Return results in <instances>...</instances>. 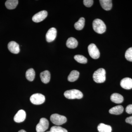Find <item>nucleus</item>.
I'll list each match as a JSON object with an SVG mask.
<instances>
[{"label": "nucleus", "instance_id": "30", "mask_svg": "<svg viewBox=\"0 0 132 132\" xmlns=\"http://www.w3.org/2000/svg\"><path fill=\"white\" fill-rule=\"evenodd\" d=\"M52 132L50 131H47V132Z\"/></svg>", "mask_w": 132, "mask_h": 132}, {"label": "nucleus", "instance_id": "27", "mask_svg": "<svg viewBox=\"0 0 132 132\" xmlns=\"http://www.w3.org/2000/svg\"><path fill=\"white\" fill-rule=\"evenodd\" d=\"M126 112L128 114L132 113V104L129 105L127 106L126 109Z\"/></svg>", "mask_w": 132, "mask_h": 132}, {"label": "nucleus", "instance_id": "9", "mask_svg": "<svg viewBox=\"0 0 132 132\" xmlns=\"http://www.w3.org/2000/svg\"><path fill=\"white\" fill-rule=\"evenodd\" d=\"M57 31L55 28L50 29L46 34V39L48 42L53 41L57 36Z\"/></svg>", "mask_w": 132, "mask_h": 132}, {"label": "nucleus", "instance_id": "19", "mask_svg": "<svg viewBox=\"0 0 132 132\" xmlns=\"http://www.w3.org/2000/svg\"><path fill=\"white\" fill-rule=\"evenodd\" d=\"M18 0H8L5 3V6L7 9H14L18 5Z\"/></svg>", "mask_w": 132, "mask_h": 132}, {"label": "nucleus", "instance_id": "4", "mask_svg": "<svg viewBox=\"0 0 132 132\" xmlns=\"http://www.w3.org/2000/svg\"><path fill=\"white\" fill-rule=\"evenodd\" d=\"M50 120L54 124L56 125H61L65 123L67 121L66 117L58 114H54L50 116Z\"/></svg>", "mask_w": 132, "mask_h": 132}, {"label": "nucleus", "instance_id": "22", "mask_svg": "<svg viewBox=\"0 0 132 132\" xmlns=\"http://www.w3.org/2000/svg\"><path fill=\"white\" fill-rule=\"evenodd\" d=\"M85 25V19L83 17H81L74 25L75 28L76 30H81L84 28Z\"/></svg>", "mask_w": 132, "mask_h": 132}, {"label": "nucleus", "instance_id": "8", "mask_svg": "<svg viewBox=\"0 0 132 132\" xmlns=\"http://www.w3.org/2000/svg\"><path fill=\"white\" fill-rule=\"evenodd\" d=\"M47 16V12L46 10H43L34 15L32 20L34 22H39L44 20Z\"/></svg>", "mask_w": 132, "mask_h": 132}, {"label": "nucleus", "instance_id": "15", "mask_svg": "<svg viewBox=\"0 0 132 132\" xmlns=\"http://www.w3.org/2000/svg\"><path fill=\"white\" fill-rule=\"evenodd\" d=\"M40 78L43 82L47 84L50 80V73L49 71L46 70L41 73Z\"/></svg>", "mask_w": 132, "mask_h": 132}, {"label": "nucleus", "instance_id": "24", "mask_svg": "<svg viewBox=\"0 0 132 132\" xmlns=\"http://www.w3.org/2000/svg\"><path fill=\"white\" fill-rule=\"evenodd\" d=\"M50 131L52 132H68L67 130L65 128L59 126H54L50 128Z\"/></svg>", "mask_w": 132, "mask_h": 132}, {"label": "nucleus", "instance_id": "14", "mask_svg": "<svg viewBox=\"0 0 132 132\" xmlns=\"http://www.w3.org/2000/svg\"><path fill=\"white\" fill-rule=\"evenodd\" d=\"M103 9L106 11L110 10L112 6V1L111 0H100L99 1Z\"/></svg>", "mask_w": 132, "mask_h": 132}, {"label": "nucleus", "instance_id": "5", "mask_svg": "<svg viewBox=\"0 0 132 132\" xmlns=\"http://www.w3.org/2000/svg\"><path fill=\"white\" fill-rule=\"evenodd\" d=\"M49 122L47 119L45 118L40 119L39 122L36 126L37 132H44L48 128Z\"/></svg>", "mask_w": 132, "mask_h": 132}, {"label": "nucleus", "instance_id": "28", "mask_svg": "<svg viewBox=\"0 0 132 132\" xmlns=\"http://www.w3.org/2000/svg\"><path fill=\"white\" fill-rule=\"evenodd\" d=\"M126 121L127 123H129L132 125V116L127 118L126 119Z\"/></svg>", "mask_w": 132, "mask_h": 132}, {"label": "nucleus", "instance_id": "11", "mask_svg": "<svg viewBox=\"0 0 132 132\" xmlns=\"http://www.w3.org/2000/svg\"><path fill=\"white\" fill-rule=\"evenodd\" d=\"M26 117V112L23 110H20L15 115L14 120L16 123H21L24 121Z\"/></svg>", "mask_w": 132, "mask_h": 132}, {"label": "nucleus", "instance_id": "20", "mask_svg": "<svg viewBox=\"0 0 132 132\" xmlns=\"http://www.w3.org/2000/svg\"><path fill=\"white\" fill-rule=\"evenodd\" d=\"M79 76V72L78 71L73 70L71 71L68 76V80L70 82H73L77 80Z\"/></svg>", "mask_w": 132, "mask_h": 132}, {"label": "nucleus", "instance_id": "3", "mask_svg": "<svg viewBox=\"0 0 132 132\" xmlns=\"http://www.w3.org/2000/svg\"><path fill=\"white\" fill-rule=\"evenodd\" d=\"M65 97L68 99H80L83 97V94L80 91L76 89L67 90L64 93Z\"/></svg>", "mask_w": 132, "mask_h": 132}, {"label": "nucleus", "instance_id": "29", "mask_svg": "<svg viewBox=\"0 0 132 132\" xmlns=\"http://www.w3.org/2000/svg\"><path fill=\"white\" fill-rule=\"evenodd\" d=\"M18 132H27L26 131H25V130H20Z\"/></svg>", "mask_w": 132, "mask_h": 132}, {"label": "nucleus", "instance_id": "18", "mask_svg": "<svg viewBox=\"0 0 132 132\" xmlns=\"http://www.w3.org/2000/svg\"><path fill=\"white\" fill-rule=\"evenodd\" d=\"M97 129L99 132H111L112 130V127L111 126L104 123L99 124L97 127Z\"/></svg>", "mask_w": 132, "mask_h": 132}, {"label": "nucleus", "instance_id": "21", "mask_svg": "<svg viewBox=\"0 0 132 132\" xmlns=\"http://www.w3.org/2000/svg\"><path fill=\"white\" fill-rule=\"evenodd\" d=\"M26 78L29 81H32L35 78V71L33 68L28 69L26 72Z\"/></svg>", "mask_w": 132, "mask_h": 132}, {"label": "nucleus", "instance_id": "26", "mask_svg": "<svg viewBox=\"0 0 132 132\" xmlns=\"http://www.w3.org/2000/svg\"><path fill=\"white\" fill-rule=\"evenodd\" d=\"M94 1L93 0H84L83 3L85 6L88 7L92 6L93 4Z\"/></svg>", "mask_w": 132, "mask_h": 132}, {"label": "nucleus", "instance_id": "10", "mask_svg": "<svg viewBox=\"0 0 132 132\" xmlns=\"http://www.w3.org/2000/svg\"><path fill=\"white\" fill-rule=\"evenodd\" d=\"M9 50L12 53L17 54L20 51V46L17 43L14 41H11L8 44Z\"/></svg>", "mask_w": 132, "mask_h": 132}, {"label": "nucleus", "instance_id": "6", "mask_svg": "<svg viewBox=\"0 0 132 132\" xmlns=\"http://www.w3.org/2000/svg\"><path fill=\"white\" fill-rule=\"evenodd\" d=\"M30 101L31 103L35 105H40L45 102V96L42 94L36 93L33 94L30 97Z\"/></svg>", "mask_w": 132, "mask_h": 132}, {"label": "nucleus", "instance_id": "13", "mask_svg": "<svg viewBox=\"0 0 132 132\" xmlns=\"http://www.w3.org/2000/svg\"><path fill=\"white\" fill-rule=\"evenodd\" d=\"M111 101L116 104H119L123 102L124 98L122 95L119 94L114 93L111 95Z\"/></svg>", "mask_w": 132, "mask_h": 132}, {"label": "nucleus", "instance_id": "23", "mask_svg": "<svg viewBox=\"0 0 132 132\" xmlns=\"http://www.w3.org/2000/svg\"><path fill=\"white\" fill-rule=\"evenodd\" d=\"M74 59L76 61L80 64H86L87 62V60L84 56L80 55H77L74 56Z\"/></svg>", "mask_w": 132, "mask_h": 132}, {"label": "nucleus", "instance_id": "16", "mask_svg": "<svg viewBox=\"0 0 132 132\" xmlns=\"http://www.w3.org/2000/svg\"><path fill=\"white\" fill-rule=\"evenodd\" d=\"M66 45L69 48H75L78 46V41L75 38L71 37L67 40Z\"/></svg>", "mask_w": 132, "mask_h": 132}, {"label": "nucleus", "instance_id": "7", "mask_svg": "<svg viewBox=\"0 0 132 132\" xmlns=\"http://www.w3.org/2000/svg\"><path fill=\"white\" fill-rule=\"evenodd\" d=\"M88 50L90 57L93 59H97L100 57V51L96 45L94 43H92L88 46Z\"/></svg>", "mask_w": 132, "mask_h": 132}, {"label": "nucleus", "instance_id": "2", "mask_svg": "<svg viewBox=\"0 0 132 132\" xmlns=\"http://www.w3.org/2000/svg\"><path fill=\"white\" fill-rule=\"evenodd\" d=\"M93 79L95 82L101 83L106 80V71L103 68H100L95 71L93 75Z\"/></svg>", "mask_w": 132, "mask_h": 132}, {"label": "nucleus", "instance_id": "17", "mask_svg": "<svg viewBox=\"0 0 132 132\" xmlns=\"http://www.w3.org/2000/svg\"><path fill=\"white\" fill-rule=\"evenodd\" d=\"M124 111V108L121 105L113 107L109 110V113L111 114L119 115L122 113Z\"/></svg>", "mask_w": 132, "mask_h": 132}, {"label": "nucleus", "instance_id": "12", "mask_svg": "<svg viewBox=\"0 0 132 132\" xmlns=\"http://www.w3.org/2000/svg\"><path fill=\"white\" fill-rule=\"evenodd\" d=\"M120 86L126 90L132 88V79L129 78H126L121 80Z\"/></svg>", "mask_w": 132, "mask_h": 132}, {"label": "nucleus", "instance_id": "1", "mask_svg": "<svg viewBox=\"0 0 132 132\" xmlns=\"http://www.w3.org/2000/svg\"><path fill=\"white\" fill-rule=\"evenodd\" d=\"M93 27L94 30L99 34H102L106 30V26L104 22L100 19H96L93 21Z\"/></svg>", "mask_w": 132, "mask_h": 132}, {"label": "nucleus", "instance_id": "25", "mask_svg": "<svg viewBox=\"0 0 132 132\" xmlns=\"http://www.w3.org/2000/svg\"><path fill=\"white\" fill-rule=\"evenodd\" d=\"M125 56L127 60L132 62V47L128 48L126 51Z\"/></svg>", "mask_w": 132, "mask_h": 132}]
</instances>
